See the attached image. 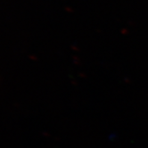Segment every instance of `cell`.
I'll use <instances>...</instances> for the list:
<instances>
[]
</instances>
